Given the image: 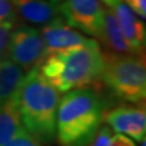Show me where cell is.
<instances>
[{
    "mask_svg": "<svg viewBox=\"0 0 146 146\" xmlns=\"http://www.w3.org/2000/svg\"><path fill=\"white\" fill-rule=\"evenodd\" d=\"M108 110L107 98L94 86L74 89L60 99L56 140L60 146H88L93 141Z\"/></svg>",
    "mask_w": 146,
    "mask_h": 146,
    "instance_id": "obj_1",
    "label": "cell"
},
{
    "mask_svg": "<svg viewBox=\"0 0 146 146\" xmlns=\"http://www.w3.org/2000/svg\"><path fill=\"white\" fill-rule=\"evenodd\" d=\"M60 99V92L42 76L38 66L26 72L14 96L25 130L42 145L56 140Z\"/></svg>",
    "mask_w": 146,
    "mask_h": 146,
    "instance_id": "obj_2",
    "label": "cell"
},
{
    "mask_svg": "<svg viewBox=\"0 0 146 146\" xmlns=\"http://www.w3.org/2000/svg\"><path fill=\"white\" fill-rule=\"evenodd\" d=\"M104 56L95 39L65 50L48 53L38 65L39 72L58 92L96 84Z\"/></svg>",
    "mask_w": 146,
    "mask_h": 146,
    "instance_id": "obj_3",
    "label": "cell"
},
{
    "mask_svg": "<svg viewBox=\"0 0 146 146\" xmlns=\"http://www.w3.org/2000/svg\"><path fill=\"white\" fill-rule=\"evenodd\" d=\"M104 64L98 84L106 94L127 103H143L146 96L144 54L103 52Z\"/></svg>",
    "mask_w": 146,
    "mask_h": 146,
    "instance_id": "obj_4",
    "label": "cell"
},
{
    "mask_svg": "<svg viewBox=\"0 0 146 146\" xmlns=\"http://www.w3.org/2000/svg\"><path fill=\"white\" fill-rule=\"evenodd\" d=\"M47 55L40 31L29 25H14L9 36L5 58L26 73L38 66Z\"/></svg>",
    "mask_w": 146,
    "mask_h": 146,
    "instance_id": "obj_5",
    "label": "cell"
},
{
    "mask_svg": "<svg viewBox=\"0 0 146 146\" xmlns=\"http://www.w3.org/2000/svg\"><path fill=\"white\" fill-rule=\"evenodd\" d=\"M104 9L102 0H63L58 5L60 15L67 25L95 38L102 29Z\"/></svg>",
    "mask_w": 146,
    "mask_h": 146,
    "instance_id": "obj_6",
    "label": "cell"
},
{
    "mask_svg": "<svg viewBox=\"0 0 146 146\" xmlns=\"http://www.w3.org/2000/svg\"><path fill=\"white\" fill-rule=\"evenodd\" d=\"M104 121L116 133L129 136L136 142L145 139L146 111L144 102L120 104L108 108L104 114Z\"/></svg>",
    "mask_w": 146,
    "mask_h": 146,
    "instance_id": "obj_7",
    "label": "cell"
},
{
    "mask_svg": "<svg viewBox=\"0 0 146 146\" xmlns=\"http://www.w3.org/2000/svg\"><path fill=\"white\" fill-rule=\"evenodd\" d=\"M118 21L128 44L135 54H144L146 29L144 23L122 0H115L110 7Z\"/></svg>",
    "mask_w": 146,
    "mask_h": 146,
    "instance_id": "obj_8",
    "label": "cell"
},
{
    "mask_svg": "<svg viewBox=\"0 0 146 146\" xmlns=\"http://www.w3.org/2000/svg\"><path fill=\"white\" fill-rule=\"evenodd\" d=\"M40 34L46 46L47 54L81 46L90 41V38L84 36L79 31L67 25L61 16L44 25L41 28Z\"/></svg>",
    "mask_w": 146,
    "mask_h": 146,
    "instance_id": "obj_9",
    "label": "cell"
},
{
    "mask_svg": "<svg viewBox=\"0 0 146 146\" xmlns=\"http://www.w3.org/2000/svg\"><path fill=\"white\" fill-rule=\"evenodd\" d=\"M16 14L33 25H47L60 17L58 5L49 0H12Z\"/></svg>",
    "mask_w": 146,
    "mask_h": 146,
    "instance_id": "obj_10",
    "label": "cell"
},
{
    "mask_svg": "<svg viewBox=\"0 0 146 146\" xmlns=\"http://www.w3.org/2000/svg\"><path fill=\"white\" fill-rule=\"evenodd\" d=\"M99 43L104 47V52L114 54H135L125 40L115 14L110 8L104 9L103 25L98 37Z\"/></svg>",
    "mask_w": 146,
    "mask_h": 146,
    "instance_id": "obj_11",
    "label": "cell"
},
{
    "mask_svg": "<svg viewBox=\"0 0 146 146\" xmlns=\"http://www.w3.org/2000/svg\"><path fill=\"white\" fill-rule=\"evenodd\" d=\"M25 72L9 58L0 61V106L14 99L25 76Z\"/></svg>",
    "mask_w": 146,
    "mask_h": 146,
    "instance_id": "obj_12",
    "label": "cell"
},
{
    "mask_svg": "<svg viewBox=\"0 0 146 146\" xmlns=\"http://www.w3.org/2000/svg\"><path fill=\"white\" fill-rule=\"evenodd\" d=\"M25 130L14 99L0 106V146H3L21 131Z\"/></svg>",
    "mask_w": 146,
    "mask_h": 146,
    "instance_id": "obj_13",
    "label": "cell"
},
{
    "mask_svg": "<svg viewBox=\"0 0 146 146\" xmlns=\"http://www.w3.org/2000/svg\"><path fill=\"white\" fill-rule=\"evenodd\" d=\"M17 17L12 0H0V25L15 24Z\"/></svg>",
    "mask_w": 146,
    "mask_h": 146,
    "instance_id": "obj_14",
    "label": "cell"
},
{
    "mask_svg": "<svg viewBox=\"0 0 146 146\" xmlns=\"http://www.w3.org/2000/svg\"><path fill=\"white\" fill-rule=\"evenodd\" d=\"M113 130L108 125H101L93 141L88 146H113Z\"/></svg>",
    "mask_w": 146,
    "mask_h": 146,
    "instance_id": "obj_15",
    "label": "cell"
},
{
    "mask_svg": "<svg viewBox=\"0 0 146 146\" xmlns=\"http://www.w3.org/2000/svg\"><path fill=\"white\" fill-rule=\"evenodd\" d=\"M3 146H43L41 143L34 139L26 130L17 133L11 141H9Z\"/></svg>",
    "mask_w": 146,
    "mask_h": 146,
    "instance_id": "obj_16",
    "label": "cell"
},
{
    "mask_svg": "<svg viewBox=\"0 0 146 146\" xmlns=\"http://www.w3.org/2000/svg\"><path fill=\"white\" fill-rule=\"evenodd\" d=\"M15 24H1L0 25V55L5 58L9 36L12 27Z\"/></svg>",
    "mask_w": 146,
    "mask_h": 146,
    "instance_id": "obj_17",
    "label": "cell"
},
{
    "mask_svg": "<svg viewBox=\"0 0 146 146\" xmlns=\"http://www.w3.org/2000/svg\"><path fill=\"white\" fill-rule=\"evenodd\" d=\"M141 20L146 17V0H122Z\"/></svg>",
    "mask_w": 146,
    "mask_h": 146,
    "instance_id": "obj_18",
    "label": "cell"
},
{
    "mask_svg": "<svg viewBox=\"0 0 146 146\" xmlns=\"http://www.w3.org/2000/svg\"><path fill=\"white\" fill-rule=\"evenodd\" d=\"M102 1L104 2L105 5H106V7H110V5H111V3H113V2L115 1V0H102Z\"/></svg>",
    "mask_w": 146,
    "mask_h": 146,
    "instance_id": "obj_19",
    "label": "cell"
},
{
    "mask_svg": "<svg viewBox=\"0 0 146 146\" xmlns=\"http://www.w3.org/2000/svg\"><path fill=\"white\" fill-rule=\"evenodd\" d=\"M145 142H146V139H143V140H142V141L140 142V143H141V145H140V146H146V143H145Z\"/></svg>",
    "mask_w": 146,
    "mask_h": 146,
    "instance_id": "obj_20",
    "label": "cell"
},
{
    "mask_svg": "<svg viewBox=\"0 0 146 146\" xmlns=\"http://www.w3.org/2000/svg\"><path fill=\"white\" fill-rule=\"evenodd\" d=\"M49 1H50V2H52V3H55V5H56V3H58V2H61L62 0H49Z\"/></svg>",
    "mask_w": 146,
    "mask_h": 146,
    "instance_id": "obj_21",
    "label": "cell"
},
{
    "mask_svg": "<svg viewBox=\"0 0 146 146\" xmlns=\"http://www.w3.org/2000/svg\"><path fill=\"white\" fill-rule=\"evenodd\" d=\"M2 58H3V56H1V55H0V61H1V60H2Z\"/></svg>",
    "mask_w": 146,
    "mask_h": 146,
    "instance_id": "obj_22",
    "label": "cell"
}]
</instances>
